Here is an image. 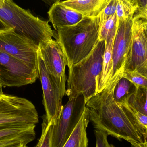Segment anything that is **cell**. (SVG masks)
<instances>
[{
  "mask_svg": "<svg viewBox=\"0 0 147 147\" xmlns=\"http://www.w3.org/2000/svg\"><path fill=\"white\" fill-rule=\"evenodd\" d=\"M116 84H109L86 102L90 121L95 129L105 131L120 141L125 140L132 147H147L146 130L127 103L120 105L113 99Z\"/></svg>",
  "mask_w": 147,
  "mask_h": 147,
  "instance_id": "1",
  "label": "cell"
},
{
  "mask_svg": "<svg viewBox=\"0 0 147 147\" xmlns=\"http://www.w3.org/2000/svg\"><path fill=\"white\" fill-rule=\"evenodd\" d=\"M57 31L56 40L63 50L69 67L86 57L97 44L99 32L98 19L84 16L77 24L59 28Z\"/></svg>",
  "mask_w": 147,
  "mask_h": 147,
  "instance_id": "2",
  "label": "cell"
},
{
  "mask_svg": "<svg viewBox=\"0 0 147 147\" xmlns=\"http://www.w3.org/2000/svg\"><path fill=\"white\" fill-rule=\"evenodd\" d=\"M105 43L98 40L92 51L78 63L68 67L66 94L69 100L83 96L86 103L96 94V79L103 69Z\"/></svg>",
  "mask_w": 147,
  "mask_h": 147,
  "instance_id": "3",
  "label": "cell"
},
{
  "mask_svg": "<svg viewBox=\"0 0 147 147\" xmlns=\"http://www.w3.org/2000/svg\"><path fill=\"white\" fill-rule=\"evenodd\" d=\"M0 19L16 33L32 41L38 47L54 36L49 21L35 16L13 0H0Z\"/></svg>",
  "mask_w": 147,
  "mask_h": 147,
  "instance_id": "4",
  "label": "cell"
},
{
  "mask_svg": "<svg viewBox=\"0 0 147 147\" xmlns=\"http://www.w3.org/2000/svg\"><path fill=\"white\" fill-rule=\"evenodd\" d=\"M86 102L84 96L69 100L63 105L57 121L52 123L51 147H63L81 118Z\"/></svg>",
  "mask_w": 147,
  "mask_h": 147,
  "instance_id": "5",
  "label": "cell"
},
{
  "mask_svg": "<svg viewBox=\"0 0 147 147\" xmlns=\"http://www.w3.org/2000/svg\"><path fill=\"white\" fill-rule=\"evenodd\" d=\"M39 78V70L0 51V85L20 87L34 83Z\"/></svg>",
  "mask_w": 147,
  "mask_h": 147,
  "instance_id": "6",
  "label": "cell"
},
{
  "mask_svg": "<svg viewBox=\"0 0 147 147\" xmlns=\"http://www.w3.org/2000/svg\"><path fill=\"white\" fill-rule=\"evenodd\" d=\"M38 122V112L32 102L4 93L0 96V125L25 123L36 125Z\"/></svg>",
  "mask_w": 147,
  "mask_h": 147,
  "instance_id": "7",
  "label": "cell"
},
{
  "mask_svg": "<svg viewBox=\"0 0 147 147\" xmlns=\"http://www.w3.org/2000/svg\"><path fill=\"white\" fill-rule=\"evenodd\" d=\"M38 49L32 41L16 33L13 28L0 33V51L37 70Z\"/></svg>",
  "mask_w": 147,
  "mask_h": 147,
  "instance_id": "8",
  "label": "cell"
},
{
  "mask_svg": "<svg viewBox=\"0 0 147 147\" xmlns=\"http://www.w3.org/2000/svg\"><path fill=\"white\" fill-rule=\"evenodd\" d=\"M39 53L48 72L54 79L63 97L66 94L67 58L59 42L51 39L40 45Z\"/></svg>",
  "mask_w": 147,
  "mask_h": 147,
  "instance_id": "9",
  "label": "cell"
},
{
  "mask_svg": "<svg viewBox=\"0 0 147 147\" xmlns=\"http://www.w3.org/2000/svg\"><path fill=\"white\" fill-rule=\"evenodd\" d=\"M133 18L118 21V28L112 48V71L108 84L117 83L122 77L124 64L132 43Z\"/></svg>",
  "mask_w": 147,
  "mask_h": 147,
  "instance_id": "10",
  "label": "cell"
},
{
  "mask_svg": "<svg viewBox=\"0 0 147 147\" xmlns=\"http://www.w3.org/2000/svg\"><path fill=\"white\" fill-rule=\"evenodd\" d=\"M39 78L43 92V104L45 115L49 122L56 123L61 114L63 105V97L54 79L47 71L45 63L38 51Z\"/></svg>",
  "mask_w": 147,
  "mask_h": 147,
  "instance_id": "11",
  "label": "cell"
},
{
  "mask_svg": "<svg viewBox=\"0 0 147 147\" xmlns=\"http://www.w3.org/2000/svg\"><path fill=\"white\" fill-rule=\"evenodd\" d=\"M135 71L147 78V40L142 31L141 20L134 16L133 38L123 71Z\"/></svg>",
  "mask_w": 147,
  "mask_h": 147,
  "instance_id": "12",
  "label": "cell"
},
{
  "mask_svg": "<svg viewBox=\"0 0 147 147\" xmlns=\"http://www.w3.org/2000/svg\"><path fill=\"white\" fill-rule=\"evenodd\" d=\"M60 1L53 4L47 12L49 21L56 31L59 28L75 25L84 17L81 14L62 4Z\"/></svg>",
  "mask_w": 147,
  "mask_h": 147,
  "instance_id": "13",
  "label": "cell"
},
{
  "mask_svg": "<svg viewBox=\"0 0 147 147\" xmlns=\"http://www.w3.org/2000/svg\"><path fill=\"white\" fill-rule=\"evenodd\" d=\"M109 0H65L60 2L85 17H97Z\"/></svg>",
  "mask_w": 147,
  "mask_h": 147,
  "instance_id": "14",
  "label": "cell"
},
{
  "mask_svg": "<svg viewBox=\"0 0 147 147\" xmlns=\"http://www.w3.org/2000/svg\"><path fill=\"white\" fill-rule=\"evenodd\" d=\"M89 121V110L86 106L78 123L63 147H88V139L86 130Z\"/></svg>",
  "mask_w": 147,
  "mask_h": 147,
  "instance_id": "15",
  "label": "cell"
},
{
  "mask_svg": "<svg viewBox=\"0 0 147 147\" xmlns=\"http://www.w3.org/2000/svg\"><path fill=\"white\" fill-rule=\"evenodd\" d=\"M136 88V86L126 78L122 77L118 80L113 91V99L118 104L127 102Z\"/></svg>",
  "mask_w": 147,
  "mask_h": 147,
  "instance_id": "16",
  "label": "cell"
},
{
  "mask_svg": "<svg viewBox=\"0 0 147 147\" xmlns=\"http://www.w3.org/2000/svg\"><path fill=\"white\" fill-rule=\"evenodd\" d=\"M127 103L133 109L147 117V88L136 86Z\"/></svg>",
  "mask_w": 147,
  "mask_h": 147,
  "instance_id": "17",
  "label": "cell"
},
{
  "mask_svg": "<svg viewBox=\"0 0 147 147\" xmlns=\"http://www.w3.org/2000/svg\"><path fill=\"white\" fill-rule=\"evenodd\" d=\"M35 129L13 135L0 139V147H15L20 144L27 145L35 139Z\"/></svg>",
  "mask_w": 147,
  "mask_h": 147,
  "instance_id": "18",
  "label": "cell"
},
{
  "mask_svg": "<svg viewBox=\"0 0 147 147\" xmlns=\"http://www.w3.org/2000/svg\"><path fill=\"white\" fill-rule=\"evenodd\" d=\"M118 24L116 14L100 24L98 40H104L105 42L114 40L117 32Z\"/></svg>",
  "mask_w": 147,
  "mask_h": 147,
  "instance_id": "19",
  "label": "cell"
},
{
  "mask_svg": "<svg viewBox=\"0 0 147 147\" xmlns=\"http://www.w3.org/2000/svg\"><path fill=\"white\" fill-rule=\"evenodd\" d=\"M138 8L135 0H117L116 14L118 21L133 18Z\"/></svg>",
  "mask_w": 147,
  "mask_h": 147,
  "instance_id": "20",
  "label": "cell"
},
{
  "mask_svg": "<svg viewBox=\"0 0 147 147\" xmlns=\"http://www.w3.org/2000/svg\"><path fill=\"white\" fill-rule=\"evenodd\" d=\"M36 125L25 123H13L0 125V139L13 135L35 129Z\"/></svg>",
  "mask_w": 147,
  "mask_h": 147,
  "instance_id": "21",
  "label": "cell"
},
{
  "mask_svg": "<svg viewBox=\"0 0 147 147\" xmlns=\"http://www.w3.org/2000/svg\"><path fill=\"white\" fill-rule=\"evenodd\" d=\"M52 123L47 121L45 115L43 116L41 136L34 147H51V131Z\"/></svg>",
  "mask_w": 147,
  "mask_h": 147,
  "instance_id": "22",
  "label": "cell"
},
{
  "mask_svg": "<svg viewBox=\"0 0 147 147\" xmlns=\"http://www.w3.org/2000/svg\"><path fill=\"white\" fill-rule=\"evenodd\" d=\"M122 77L130 80L135 85L147 88V78L135 71H124Z\"/></svg>",
  "mask_w": 147,
  "mask_h": 147,
  "instance_id": "23",
  "label": "cell"
},
{
  "mask_svg": "<svg viewBox=\"0 0 147 147\" xmlns=\"http://www.w3.org/2000/svg\"><path fill=\"white\" fill-rule=\"evenodd\" d=\"M117 0H109L104 9L97 16L99 25L116 13Z\"/></svg>",
  "mask_w": 147,
  "mask_h": 147,
  "instance_id": "24",
  "label": "cell"
},
{
  "mask_svg": "<svg viewBox=\"0 0 147 147\" xmlns=\"http://www.w3.org/2000/svg\"><path fill=\"white\" fill-rule=\"evenodd\" d=\"M94 134L96 138V147H111L108 142L107 132L101 129H95Z\"/></svg>",
  "mask_w": 147,
  "mask_h": 147,
  "instance_id": "25",
  "label": "cell"
},
{
  "mask_svg": "<svg viewBox=\"0 0 147 147\" xmlns=\"http://www.w3.org/2000/svg\"><path fill=\"white\" fill-rule=\"evenodd\" d=\"M132 113L142 127L146 130L147 133V117L135 110L127 103Z\"/></svg>",
  "mask_w": 147,
  "mask_h": 147,
  "instance_id": "26",
  "label": "cell"
},
{
  "mask_svg": "<svg viewBox=\"0 0 147 147\" xmlns=\"http://www.w3.org/2000/svg\"><path fill=\"white\" fill-rule=\"evenodd\" d=\"M134 16L147 20V7L145 8H138Z\"/></svg>",
  "mask_w": 147,
  "mask_h": 147,
  "instance_id": "27",
  "label": "cell"
},
{
  "mask_svg": "<svg viewBox=\"0 0 147 147\" xmlns=\"http://www.w3.org/2000/svg\"><path fill=\"white\" fill-rule=\"evenodd\" d=\"M11 28H12L9 27L2 20L0 19V33L7 31Z\"/></svg>",
  "mask_w": 147,
  "mask_h": 147,
  "instance_id": "28",
  "label": "cell"
},
{
  "mask_svg": "<svg viewBox=\"0 0 147 147\" xmlns=\"http://www.w3.org/2000/svg\"><path fill=\"white\" fill-rule=\"evenodd\" d=\"M140 19L141 20V25L142 31L147 40V20L142 19V18Z\"/></svg>",
  "mask_w": 147,
  "mask_h": 147,
  "instance_id": "29",
  "label": "cell"
},
{
  "mask_svg": "<svg viewBox=\"0 0 147 147\" xmlns=\"http://www.w3.org/2000/svg\"><path fill=\"white\" fill-rule=\"evenodd\" d=\"M138 8H145L147 7V0H135Z\"/></svg>",
  "mask_w": 147,
  "mask_h": 147,
  "instance_id": "30",
  "label": "cell"
},
{
  "mask_svg": "<svg viewBox=\"0 0 147 147\" xmlns=\"http://www.w3.org/2000/svg\"><path fill=\"white\" fill-rule=\"evenodd\" d=\"M40 1L45 3V4L51 6L55 3L60 1V0H40Z\"/></svg>",
  "mask_w": 147,
  "mask_h": 147,
  "instance_id": "31",
  "label": "cell"
},
{
  "mask_svg": "<svg viewBox=\"0 0 147 147\" xmlns=\"http://www.w3.org/2000/svg\"><path fill=\"white\" fill-rule=\"evenodd\" d=\"M15 147H28L27 145L25 144H20Z\"/></svg>",
  "mask_w": 147,
  "mask_h": 147,
  "instance_id": "32",
  "label": "cell"
},
{
  "mask_svg": "<svg viewBox=\"0 0 147 147\" xmlns=\"http://www.w3.org/2000/svg\"><path fill=\"white\" fill-rule=\"evenodd\" d=\"M2 87V86L1 85H0V96H1L2 94H3V92Z\"/></svg>",
  "mask_w": 147,
  "mask_h": 147,
  "instance_id": "33",
  "label": "cell"
},
{
  "mask_svg": "<svg viewBox=\"0 0 147 147\" xmlns=\"http://www.w3.org/2000/svg\"><path fill=\"white\" fill-rule=\"evenodd\" d=\"M110 146H111V147H115V146H113V145H111Z\"/></svg>",
  "mask_w": 147,
  "mask_h": 147,
  "instance_id": "34",
  "label": "cell"
},
{
  "mask_svg": "<svg viewBox=\"0 0 147 147\" xmlns=\"http://www.w3.org/2000/svg\"><path fill=\"white\" fill-rule=\"evenodd\" d=\"M63 1H65V0H63Z\"/></svg>",
  "mask_w": 147,
  "mask_h": 147,
  "instance_id": "35",
  "label": "cell"
},
{
  "mask_svg": "<svg viewBox=\"0 0 147 147\" xmlns=\"http://www.w3.org/2000/svg\"></svg>",
  "mask_w": 147,
  "mask_h": 147,
  "instance_id": "36",
  "label": "cell"
}]
</instances>
